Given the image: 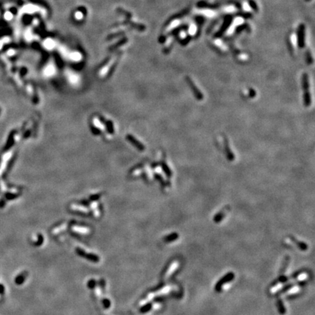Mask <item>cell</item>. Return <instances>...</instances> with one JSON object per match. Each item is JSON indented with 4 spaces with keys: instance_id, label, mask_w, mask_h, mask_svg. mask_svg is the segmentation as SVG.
<instances>
[{
    "instance_id": "8992f818",
    "label": "cell",
    "mask_w": 315,
    "mask_h": 315,
    "mask_svg": "<svg viewBox=\"0 0 315 315\" xmlns=\"http://www.w3.org/2000/svg\"><path fill=\"white\" fill-rule=\"evenodd\" d=\"M289 262H290V257H289V256H287V257H285V258H284V263H283V266H282V269H281L282 273H283V272L285 271V269H286V268H287V265H288Z\"/></svg>"
},
{
    "instance_id": "52a82bcc",
    "label": "cell",
    "mask_w": 315,
    "mask_h": 315,
    "mask_svg": "<svg viewBox=\"0 0 315 315\" xmlns=\"http://www.w3.org/2000/svg\"><path fill=\"white\" fill-rule=\"evenodd\" d=\"M293 284H288V285L285 286V287H283L282 290L281 291L279 292V293H284V292H285L286 290H288V289H290V287H293Z\"/></svg>"
},
{
    "instance_id": "277c9868",
    "label": "cell",
    "mask_w": 315,
    "mask_h": 315,
    "mask_svg": "<svg viewBox=\"0 0 315 315\" xmlns=\"http://www.w3.org/2000/svg\"><path fill=\"white\" fill-rule=\"evenodd\" d=\"M293 241L296 243V244L298 245V247L300 248L301 249H302V250H306V249H307V248H308V247H307L306 244H305L304 242H298V241H296L295 239H293Z\"/></svg>"
},
{
    "instance_id": "6da1fadb",
    "label": "cell",
    "mask_w": 315,
    "mask_h": 315,
    "mask_svg": "<svg viewBox=\"0 0 315 315\" xmlns=\"http://www.w3.org/2000/svg\"><path fill=\"white\" fill-rule=\"evenodd\" d=\"M234 277H235V275H234V274L233 273V272H229V273L226 274L223 277H222V278L217 282L215 287V290L216 292H217V293L220 292L222 286L225 284H226V283H228L231 281H232L234 279Z\"/></svg>"
},
{
    "instance_id": "7a4b0ae2",
    "label": "cell",
    "mask_w": 315,
    "mask_h": 315,
    "mask_svg": "<svg viewBox=\"0 0 315 315\" xmlns=\"http://www.w3.org/2000/svg\"><path fill=\"white\" fill-rule=\"evenodd\" d=\"M277 306L278 309V311L279 312V314H284L286 313V309L285 307H284V304H283L282 301L281 299H278V301H277Z\"/></svg>"
},
{
    "instance_id": "3957f363",
    "label": "cell",
    "mask_w": 315,
    "mask_h": 315,
    "mask_svg": "<svg viewBox=\"0 0 315 315\" xmlns=\"http://www.w3.org/2000/svg\"><path fill=\"white\" fill-rule=\"evenodd\" d=\"M178 237H179V236H178V234H177V233H173V234H171V235H169L168 236H166V237L165 238V241H166V242H173V241L176 240V239Z\"/></svg>"
},
{
    "instance_id": "5b68a950",
    "label": "cell",
    "mask_w": 315,
    "mask_h": 315,
    "mask_svg": "<svg viewBox=\"0 0 315 315\" xmlns=\"http://www.w3.org/2000/svg\"><path fill=\"white\" fill-rule=\"evenodd\" d=\"M224 215H225V212H223V211L220 212L218 213L217 215H216L214 217L215 222H219L224 217Z\"/></svg>"
}]
</instances>
